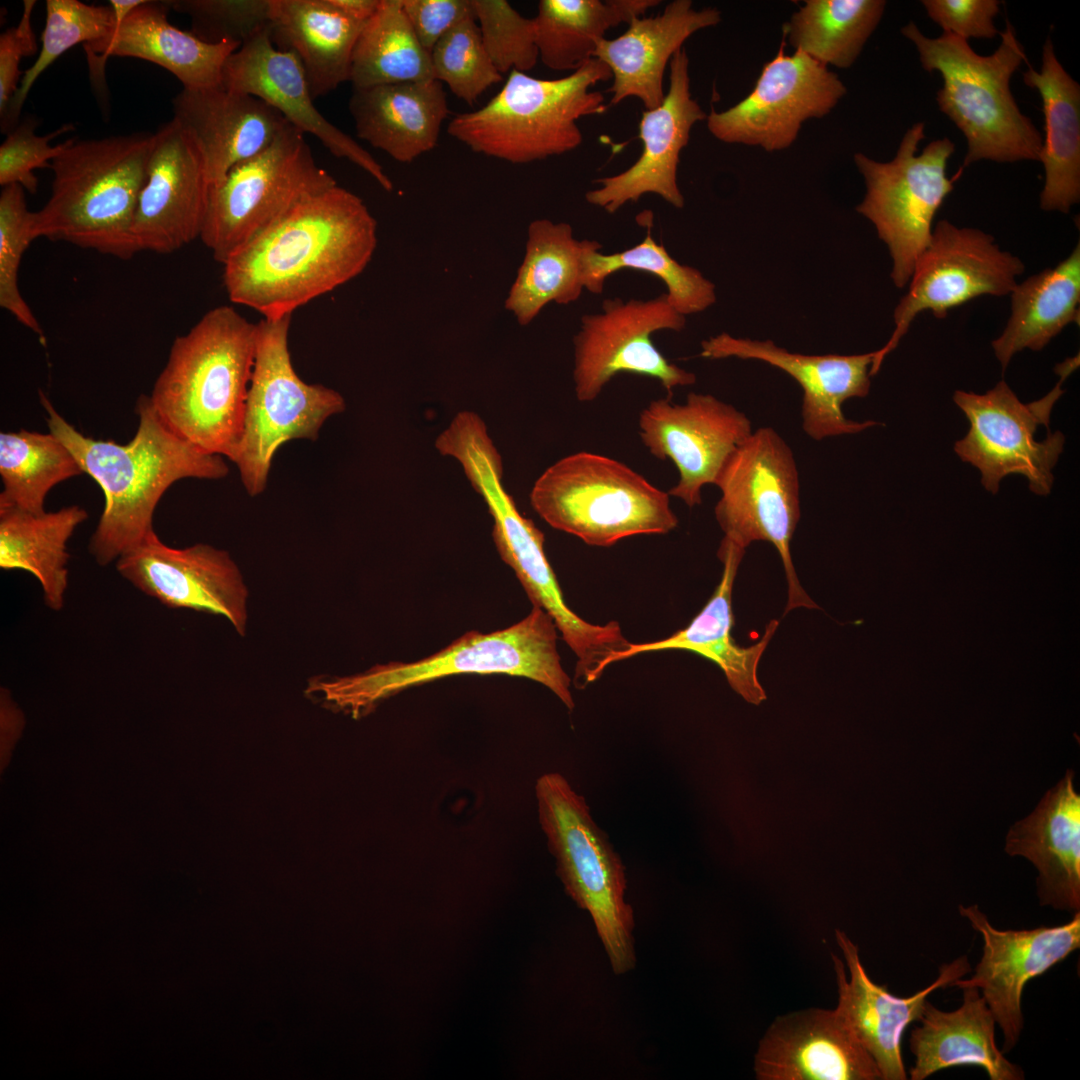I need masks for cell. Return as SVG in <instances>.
I'll use <instances>...</instances> for the list:
<instances>
[{"mask_svg": "<svg viewBox=\"0 0 1080 1080\" xmlns=\"http://www.w3.org/2000/svg\"><path fill=\"white\" fill-rule=\"evenodd\" d=\"M377 244L365 203L336 184L298 204L231 255L223 283L231 302L264 319L287 316L357 277Z\"/></svg>", "mask_w": 1080, "mask_h": 1080, "instance_id": "obj_1", "label": "cell"}, {"mask_svg": "<svg viewBox=\"0 0 1080 1080\" xmlns=\"http://www.w3.org/2000/svg\"><path fill=\"white\" fill-rule=\"evenodd\" d=\"M39 399L49 431L104 493V509L88 545L100 566L115 562L154 530L155 509L172 484L186 478L218 480L229 473L223 456L207 453L173 432L147 395L137 400L138 427L126 444L85 436L44 392L39 391Z\"/></svg>", "mask_w": 1080, "mask_h": 1080, "instance_id": "obj_2", "label": "cell"}, {"mask_svg": "<svg viewBox=\"0 0 1080 1080\" xmlns=\"http://www.w3.org/2000/svg\"><path fill=\"white\" fill-rule=\"evenodd\" d=\"M257 335V323L221 305L175 338L149 396L173 432L232 460L243 434Z\"/></svg>", "mask_w": 1080, "mask_h": 1080, "instance_id": "obj_3", "label": "cell"}, {"mask_svg": "<svg viewBox=\"0 0 1080 1080\" xmlns=\"http://www.w3.org/2000/svg\"><path fill=\"white\" fill-rule=\"evenodd\" d=\"M437 450L455 458L493 517V539L502 560L515 572L533 606L553 619L577 657L575 679L586 686L603 673L612 654L629 641L616 621L592 624L566 604L544 550V534L524 517L502 484L501 456L484 421L474 412L456 415L435 442Z\"/></svg>", "mask_w": 1080, "mask_h": 1080, "instance_id": "obj_4", "label": "cell"}, {"mask_svg": "<svg viewBox=\"0 0 1080 1080\" xmlns=\"http://www.w3.org/2000/svg\"><path fill=\"white\" fill-rule=\"evenodd\" d=\"M557 631L548 613L533 606L527 616L507 628L491 633L469 631L414 662L379 664L351 676L312 680L307 693L359 718L380 701L413 686L464 674H500L544 685L571 710L575 706L571 679L557 651Z\"/></svg>", "mask_w": 1080, "mask_h": 1080, "instance_id": "obj_5", "label": "cell"}, {"mask_svg": "<svg viewBox=\"0 0 1080 1080\" xmlns=\"http://www.w3.org/2000/svg\"><path fill=\"white\" fill-rule=\"evenodd\" d=\"M154 133L73 140L51 161V194L34 212L36 237L122 260L138 252L132 235Z\"/></svg>", "mask_w": 1080, "mask_h": 1080, "instance_id": "obj_6", "label": "cell"}, {"mask_svg": "<svg viewBox=\"0 0 1080 1080\" xmlns=\"http://www.w3.org/2000/svg\"><path fill=\"white\" fill-rule=\"evenodd\" d=\"M901 33L916 46L923 69L942 75L939 109L968 143L962 168L982 159L1039 161L1041 133L1020 111L1010 90V79L1026 55L1008 20L999 47L989 56L978 55L966 40L951 33L929 38L912 21Z\"/></svg>", "mask_w": 1080, "mask_h": 1080, "instance_id": "obj_7", "label": "cell"}, {"mask_svg": "<svg viewBox=\"0 0 1080 1080\" xmlns=\"http://www.w3.org/2000/svg\"><path fill=\"white\" fill-rule=\"evenodd\" d=\"M611 78L596 58L551 80L512 70L488 103L456 114L447 132L475 153L513 164L562 155L583 141L578 121L607 110L604 95L591 88Z\"/></svg>", "mask_w": 1080, "mask_h": 1080, "instance_id": "obj_8", "label": "cell"}, {"mask_svg": "<svg viewBox=\"0 0 1080 1080\" xmlns=\"http://www.w3.org/2000/svg\"><path fill=\"white\" fill-rule=\"evenodd\" d=\"M668 492L626 464L591 452L565 456L535 481L530 503L551 527L590 546L609 547L644 534H666L678 518Z\"/></svg>", "mask_w": 1080, "mask_h": 1080, "instance_id": "obj_9", "label": "cell"}, {"mask_svg": "<svg viewBox=\"0 0 1080 1080\" xmlns=\"http://www.w3.org/2000/svg\"><path fill=\"white\" fill-rule=\"evenodd\" d=\"M535 796L539 822L566 892L590 913L613 970L628 971L635 962L633 911L625 901L620 857L595 823L585 798L562 774L540 776Z\"/></svg>", "mask_w": 1080, "mask_h": 1080, "instance_id": "obj_10", "label": "cell"}, {"mask_svg": "<svg viewBox=\"0 0 1080 1080\" xmlns=\"http://www.w3.org/2000/svg\"><path fill=\"white\" fill-rule=\"evenodd\" d=\"M290 323L291 316L257 322L243 434L231 460L250 496L265 490L273 457L283 444L316 440L324 422L345 409L339 392L306 383L296 373L288 345Z\"/></svg>", "mask_w": 1080, "mask_h": 1080, "instance_id": "obj_11", "label": "cell"}, {"mask_svg": "<svg viewBox=\"0 0 1080 1080\" xmlns=\"http://www.w3.org/2000/svg\"><path fill=\"white\" fill-rule=\"evenodd\" d=\"M336 184L315 162L305 133L289 123L265 150L210 186L200 239L224 264L298 204Z\"/></svg>", "mask_w": 1080, "mask_h": 1080, "instance_id": "obj_12", "label": "cell"}, {"mask_svg": "<svg viewBox=\"0 0 1080 1080\" xmlns=\"http://www.w3.org/2000/svg\"><path fill=\"white\" fill-rule=\"evenodd\" d=\"M715 485L714 513L724 539L746 550L755 541L774 545L788 584L785 613L819 608L799 583L790 543L800 519V483L794 454L771 427L753 430L731 454Z\"/></svg>", "mask_w": 1080, "mask_h": 1080, "instance_id": "obj_13", "label": "cell"}, {"mask_svg": "<svg viewBox=\"0 0 1080 1080\" xmlns=\"http://www.w3.org/2000/svg\"><path fill=\"white\" fill-rule=\"evenodd\" d=\"M925 124H914L904 134L894 159L878 162L862 153L854 162L862 174L866 194L856 211L870 220L892 258L891 279L898 288L908 285L921 253L932 235V223L953 183L962 173L946 176L955 150L947 137L934 140L917 155L925 138Z\"/></svg>", "mask_w": 1080, "mask_h": 1080, "instance_id": "obj_14", "label": "cell"}, {"mask_svg": "<svg viewBox=\"0 0 1080 1080\" xmlns=\"http://www.w3.org/2000/svg\"><path fill=\"white\" fill-rule=\"evenodd\" d=\"M1078 366V355L1057 365L1060 379L1054 388L1026 404L1003 380L984 394L954 392L953 400L970 424L954 450L963 462L980 471L987 491L996 494L1004 477L1020 474L1034 494L1046 496L1051 492L1052 470L1063 451L1065 437L1060 431L1048 432L1046 439L1037 441L1035 434L1039 426L1048 429L1053 406L1064 393L1062 384Z\"/></svg>", "mask_w": 1080, "mask_h": 1080, "instance_id": "obj_15", "label": "cell"}, {"mask_svg": "<svg viewBox=\"0 0 1080 1080\" xmlns=\"http://www.w3.org/2000/svg\"><path fill=\"white\" fill-rule=\"evenodd\" d=\"M1023 272L1022 261L1001 250L992 235L976 228L957 227L947 220L937 222L916 262L908 291L894 310L893 333L877 350L873 374L919 313L930 311L941 319L952 308L976 297L1008 295Z\"/></svg>", "mask_w": 1080, "mask_h": 1080, "instance_id": "obj_16", "label": "cell"}, {"mask_svg": "<svg viewBox=\"0 0 1080 1080\" xmlns=\"http://www.w3.org/2000/svg\"><path fill=\"white\" fill-rule=\"evenodd\" d=\"M685 324L666 293L649 300L605 299L602 312L581 317L573 339L577 400L594 401L622 372L658 380L670 398L675 387L693 385L695 374L671 363L651 338L660 330L680 332Z\"/></svg>", "mask_w": 1080, "mask_h": 1080, "instance_id": "obj_17", "label": "cell"}, {"mask_svg": "<svg viewBox=\"0 0 1080 1080\" xmlns=\"http://www.w3.org/2000/svg\"><path fill=\"white\" fill-rule=\"evenodd\" d=\"M784 45L764 65L746 98L707 115L708 130L715 138L769 152L786 149L803 122L826 116L846 94L844 84L827 66L801 51L785 55Z\"/></svg>", "mask_w": 1080, "mask_h": 1080, "instance_id": "obj_18", "label": "cell"}, {"mask_svg": "<svg viewBox=\"0 0 1080 1080\" xmlns=\"http://www.w3.org/2000/svg\"><path fill=\"white\" fill-rule=\"evenodd\" d=\"M639 435L651 455L670 459L679 479L669 491L688 507L701 504V490L715 484L731 454L753 432L747 415L713 395L689 393L683 404L651 401L639 415Z\"/></svg>", "mask_w": 1080, "mask_h": 1080, "instance_id": "obj_19", "label": "cell"}, {"mask_svg": "<svg viewBox=\"0 0 1080 1080\" xmlns=\"http://www.w3.org/2000/svg\"><path fill=\"white\" fill-rule=\"evenodd\" d=\"M961 916L983 939L982 956L973 975L950 987L977 988L1002 1031L1001 1051L1009 1053L1023 1027L1022 994L1025 985L1080 947V912L1070 921L1033 929L1000 930L975 905L959 906Z\"/></svg>", "mask_w": 1080, "mask_h": 1080, "instance_id": "obj_20", "label": "cell"}, {"mask_svg": "<svg viewBox=\"0 0 1080 1080\" xmlns=\"http://www.w3.org/2000/svg\"><path fill=\"white\" fill-rule=\"evenodd\" d=\"M115 565L125 580L161 604L223 616L245 635L248 591L228 552L203 543L172 548L153 530Z\"/></svg>", "mask_w": 1080, "mask_h": 1080, "instance_id": "obj_21", "label": "cell"}, {"mask_svg": "<svg viewBox=\"0 0 1080 1080\" xmlns=\"http://www.w3.org/2000/svg\"><path fill=\"white\" fill-rule=\"evenodd\" d=\"M210 186L198 143L172 118L154 133L132 226L138 252L169 254L200 238Z\"/></svg>", "mask_w": 1080, "mask_h": 1080, "instance_id": "obj_22", "label": "cell"}, {"mask_svg": "<svg viewBox=\"0 0 1080 1080\" xmlns=\"http://www.w3.org/2000/svg\"><path fill=\"white\" fill-rule=\"evenodd\" d=\"M876 351L855 355H807L790 352L771 340H752L720 333L701 342L700 356L708 359L763 361L791 376L803 391L802 428L813 440L855 434L878 424L857 422L844 415L842 406L863 398L870 390Z\"/></svg>", "mask_w": 1080, "mask_h": 1080, "instance_id": "obj_23", "label": "cell"}, {"mask_svg": "<svg viewBox=\"0 0 1080 1080\" xmlns=\"http://www.w3.org/2000/svg\"><path fill=\"white\" fill-rule=\"evenodd\" d=\"M669 66V89L661 105L642 113L639 158L623 172L596 179L594 183L600 187L585 194L591 205L615 213L627 202L653 193L675 208L684 206L677 184L680 153L689 142L693 125L707 115L691 97L689 58L684 48L673 55Z\"/></svg>", "mask_w": 1080, "mask_h": 1080, "instance_id": "obj_24", "label": "cell"}, {"mask_svg": "<svg viewBox=\"0 0 1080 1080\" xmlns=\"http://www.w3.org/2000/svg\"><path fill=\"white\" fill-rule=\"evenodd\" d=\"M220 85L263 100L290 124L316 137L333 156L354 163L384 190H393L392 181L374 157L318 111L298 58L291 52L278 50L269 37V30L241 45L228 57Z\"/></svg>", "mask_w": 1080, "mask_h": 1080, "instance_id": "obj_25", "label": "cell"}, {"mask_svg": "<svg viewBox=\"0 0 1080 1080\" xmlns=\"http://www.w3.org/2000/svg\"><path fill=\"white\" fill-rule=\"evenodd\" d=\"M835 935L850 973L847 979L844 963L837 955H832L839 996L836 1011L873 1058L881 1079L905 1080L907 1073L901 1043L906 1028L919 1020L929 994L950 987L971 970L968 958L963 955L941 965L933 983L902 998L870 979L861 963L858 947L845 932L836 930Z\"/></svg>", "mask_w": 1080, "mask_h": 1080, "instance_id": "obj_26", "label": "cell"}, {"mask_svg": "<svg viewBox=\"0 0 1080 1080\" xmlns=\"http://www.w3.org/2000/svg\"><path fill=\"white\" fill-rule=\"evenodd\" d=\"M760 1080H876L873 1058L839 1013L811 1008L778 1017L754 1058Z\"/></svg>", "mask_w": 1080, "mask_h": 1080, "instance_id": "obj_27", "label": "cell"}, {"mask_svg": "<svg viewBox=\"0 0 1080 1080\" xmlns=\"http://www.w3.org/2000/svg\"><path fill=\"white\" fill-rule=\"evenodd\" d=\"M744 554L745 549L723 538L718 549V558L723 564L720 582L692 621L667 638L646 643L630 642L624 650L606 660L605 668L642 653L690 651L715 663L723 671L731 688L747 702L758 705L764 701L766 694L758 681L757 668L779 621L771 620L762 638L751 646L742 647L732 637V591Z\"/></svg>", "mask_w": 1080, "mask_h": 1080, "instance_id": "obj_28", "label": "cell"}, {"mask_svg": "<svg viewBox=\"0 0 1080 1080\" xmlns=\"http://www.w3.org/2000/svg\"><path fill=\"white\" fill-rule=\"evenodd\" d=\"M169 1H144L124 17L107 37L83 45L93 78H103L110 56L134 57L161 66L183 88L218 86L228 57L240 45L207 43L169 23Z\"/></svg>", "mask_w": 1080, "mask_h": 1080, "instance_id": "obj_29", "label": "cell"}, {"mask_svg": "<svg viewBox=\"0 0 1080 1080\" xmlns=\"http://www.w3.org/2000/svg\"><path fill=\"white\" fill-rule=\"evenodd\" d=\"M173 118L195 138L210 184L270 146L289 122L263 100L221 85L183 88L172 100Z\"/></svg>", "mask_w": 1080, "mask_h": 1080, "instance_id": "obj_30", "label": "cell"}, {"mask_svg": "<svg viewBox=\"0 0 1080 1080\" xmlns=\"http://www.w3.org/2000/svg\"><path fill=\"white\" fill-rule=\"evenodd\" d=\"M720 21L721 13L715 8L695 10L690 0H674L662 14L636 17L619 37L600 40L593 58L611 71V104L636 97L646 110L659 107L665 97L667 63L691 35Z\"/></svg>", "mask_w": 1080, "mask_h": 1080, "instance_id": "obj_31", "label": "cell"}, {"mask_svg": "<svg viewBox=\"0 0 1080 1080\" xmlns=\"http://www.w3.org/2000/svg\"><path fill=\"white\" fill-rule=\"evenodd\" d=\"M1005 851L1035 866L1042 906L1080 912V795L1071 769L1030 815L1011 826Z\"/></svg>", "mask_w": 1080, "mask_h": 1080, "instance_id": "obj_32", "label": "cell"}, {"mask_svg": "<svg viewBox=\"0 0 1080 1080\" xmlns=\"http://www.w3.org/2000/svg\"><path fill=\"white\" fill-rule=\"evenodd\" d=\"M349 111L357 136L401 163L433 150L449 115L435 79L353 88Z\"/></svg>", "mask_w": 1080, "mask_h": 1080, "instance_id": "obj_33", "label": "cell"}, {"mask_svg": "<svg viewBox=\"0 0 1080 1080\" xmlns=\"http://www.w3.org/2000/svg\"><path fill=\"white\" fill-rule=\"evenodd\" d=\"M962 1004L953 1011H943L928 999L920 1025L911 1030L909 1045L914 1056L910 1068L912 1080H924L937 1071L975 1065L983 1068L991 1080H1022V1068L1010 1062L997 1047L995 1019L980 991L961 988Z\"/></svg>", "mask_w": 1080, "mask_h": 1080, "instance_id": "obj_34", "label": "cell"}, {"mask_svg": "<svg viewBox=\"0 0 1080 1080\" xmlns=\"http://www.w3.org/2000/svg\"><path fill=\"white\" fill-rule=\"evenodd\" d=\"M365 24L332 0H271L269 37L278 50L298 58L313 99L350 81L353 50Z\"/></svg>", "mask_w": 1080, "mask_h": 1080, "instance_id": "obj_35", "label": "cell"}, {"mask_svg": "<svg viewBox=\"0 0 1080 1080\" xmlns=\"http://www.w3.org/2000/svg\"><path fill=\"white\" fill-rule=\"evenodd\" d=\"M1023 80L1038 90L1045 118L1040 207L1067 214L1080 200V86L1058 61L1050 37L1043 45L1040 71L1029 67Z\"/></svg>", "mask_w": 1080, "mask_h": 1080, "instance_id": "obj_36", "label": "cell"}, {"mask_svg": "<svg viewBox=\"0 0 1080 1080\" xmlns=\"http://www.w3.org/2000/svg\"><path fill=\"white\" fill-rule=\"evenodd\" d=\"M588 242L575 239L565 222L536 219L529 224L525 255L505 301L520 325H529L548 303L579 299Z\"/></svg>", "mask_w": 1080, "mask_h": 1080, "instance_id": "obj_37", "label": "cell"}, {"mask_svg": "<svg viewBox=\"0 0 1080 1080\" xmlns=\"http://www.w3.org/2000/svg\"><path fill=\"white\" fill-rule=\"evenodd\" d=\"M1010 296V318L1001 335L992 341L1003 370L1017 352L1040 351L1067 325H1079V243L1055 267L1017 283Z\"/></svg>", "mask_w": 1080, "mask_h": 1080, "instance_id": "obj_38", "label": "cell"}, {"mask_svg": "<svg viewBox=\"0 0 1080 1080\" xmlns=\"http://www.w3.org/2000/svg\"><path fill=\"white\" fill-rule=\"evenodd\" d=\"M87 518V511L77 505L40 514L0 509V568L32 574L46 606L62 610L69 573L67 543Z\"/></svg>", "mask_w": 1080, "mask_h": 1080, "instance_id": "obj_39", "label": "cell"}, {"mask_svg": "<svg viewBox=\"0 0 1080 1080\" xmlns=\"http://www.w3.org/2000/svg\"><path fill=\"white\" fill-rule=\"evenodd\" d=\"M658 0H541L534 18L539 59L551 70L576 71L593 58L610 28L629 23Z\"/></svg>", "mask_w": 1080, "mask_h": 1080, "instance_id": "obj_40", "label": "cell"}, {"mask_svg": "<svg viewBox=\"0 0 1080 1080\" xmlns=\"http://www.w3.org/2000/svg\"><path fill=\"white\" fill-rule=\"evenodd\" d=\"M434 79L431 56L417 38L402 0H381L362 28L351 61L353 88Z\"/></svg>", "mask_w": 1080, "mask_h": 1080, "instance_id": "obj_41", "label": "cell"}, {"mask_svg": "<svg viewBox=\"0 0 1080 1080\" xmlns=\"http://www.w3.org/2000/svg\"><path fill=\"white\" fill-rule=\"evenodd\" d=\"M885 7L883 0H806L783 30L796 51L825 66L849 68Z\"/></svg>", "mask_w": 1080, "mask_h": 1080, "instance_id": "obj_42", "label": "cell"}, {"mask_svg": "<svg viewBox=\"0 0 1080 1080\" xmlns=\"http://www.w3.org/2000/svg\"><path fill=\"white\" fill-rule=\"evenodd\" d=\"M82 473L71 451L51 432L0 433V509L43 513L49 491Z\"/></svg>", "mask_w": 1080, "mask_h": 1080, "instance_id": "obj_43", "label": "cell"}, {"mask_svg": "<svg viewBox=\"0 0 1080 1080\" xmlns=\"http://www.w3.org/2000/svg\"><path fill=\"white\" fill-rule=\"evenodd\" d=\"M602 245L589 240L584 261V288L601 294L605 280L615 272L630 269L650 273L667 286L671 306L683 316L702 312L716 301L715 285L693 267L682 265L658 244L648 227L642 242L621 252L603 254Z\"/></svg>", "mask_w": 1080, "mask_h": 1080, "instance_id": "obj_44", "label": "cell"}, {"mask_svg": "<svg viewBox=\"0 0 1080 1080\" xmlns=\"http://www.w3.org/2000/svg\"><path fill=\"white\" fill-rule=\"evenodd\" d=\"M45 6L46 20L39 55L21 77L19 87L2 118L4 127L17 122L34 82L60 55L77 44L85 45L107 37L121 21L110 4L100 6L78 0H47Z\"/></svg>", "mask_w": 1080, "mask_h": 1080, "instance_id": "obj_45", "label": "cell"}, {"mask_svg": "<svg viewBox=\"0 0 1080 1080\" xmlns=\"http://www.w3.org/2000/svg\"><path fill=\"white\" fill-rule=\"evenodd\" d=\"M430 56L434 79L468 105L503 80L486 51L474 13L449 30Z\"/></svg>", "mask_w": 1080, "mask_h": 1080, "instance_id": "obj_46", "label": "cell"}, {"mask_svg": "<svg viewBox=\"0 0 1080 1080\" xmlns=\"http://www.w3.org/2000/svg\"><path fill=\"white\" fill-rule=\"evenodd\" d=\"M34 212L28 210L24 188L2 187L0 194V306L45 345L46 338L36 316L21 295L18 277L22 257L35 240Z\"/></svg>", "mask_w": 1080, "mask_h": 1080, "instance_id": "obj_47", "label": "cell"}, {"mask_svg": "<svg viewBox=\"0 0 1080 1080\" xmlns=\"http://www.w3.org/2000/svg\"><path fill=\"white\" fill-rule=\"evenodd\" d=\"M486 51L503 75L528 72L539 59L534 18H526L506 0H471Z\"/></svg>", "mask_w": 1080, "mask_h": 1080, "instance_id": "obj_48", "label": "cell"}, {"mask_svg": "<svg viewBox=\"0 0 1080 1080\" xmlns=\"http://www.w3.org/2000/svg\"><path fill=\"white\" fill-rule=\"evenodd\" d=\"M178 13L190 16L192 34L207 43L231 41L240 46L268 31L271 0L169 1Z\"/></svg>", "mask_w": 1080, "mask_h": 1080, "instance_id": "obj_49", "label": "cell"}, {"mask_svg": "<svg viewBox=\"0 0 1080 1080\" xmlns=\"http://www.w3.org/2000/svg\"><path fill=\"white\" fill-rule=\"evenodd\" d=\"M37 124L27 119L11 131L0 146V185L2 187L19 184L30 193L37 190V177L34 170L51 167V162L71 142V139L51 146L50 140L67 132L71 124L39 136L34 130Z\"/></svg>", "mask_w": 1080, "mask_h": 1080, "instance_id": "obj_50", "label": "cell"}, {"mask_svg": "<svg viewBox=\"0 0 1080 1080\" xmlns=\"http://www.w3.org/2000/svg\"><path fill=\"white\" fill-rule=\"evenodd\" d=\"M928 16L943 29L961 39L994 38L999 31L993 19L998 14L997 0H924Z\"/></svg>", "mask_w": 1080, "mask_h": 1080, "instance_id": "obj_51", "label": "cell"}, {"mask_svg": "<svg viewBox=\"0 0 1080 1080\" xmlns=\"http://www.w3.org/2000/svg\"><path fill=\"white\" fill-rule=\"evenodd\" d=\"M23 12L18 24L6 29L0 36V115L7 112L20 81L19 65L24 56L35 54L36 38L31 25L35 0L23 2Z\"/></svg>", "mask_w": 1080, "mask_h": 1080, "instance_id": "obj_52", "label": "cell"}, {"mask_svg": "<svg viewBox=\"0 0 1080 1080\" xmlns=\"http://www.w3.org/2000/svg\"><path fill=\"white\" fill-rule=\"evenodd\" d=\"M402 6L428 52L457 23L474 13L471 0H402Z\"/></svg>", "mask_w": 1080, "mask_h": 1080, "instance_id": "obj_53", "label": "cell"}, {"mask_svg": "<svg viewBox=\"0 0 1080 1080\" xmlns=\"http://www.w3.org/2000/svg\"><path fill=\"white\" fill-rule=\"evenodd\" d=\"M332 2L348 16L367 22L379 8L381 0H332Z\"/></svg>", "mask_w": 1080, "mask_h": 1080, "instance_id": "obj_54", "label": "cell"}]
</instances>
